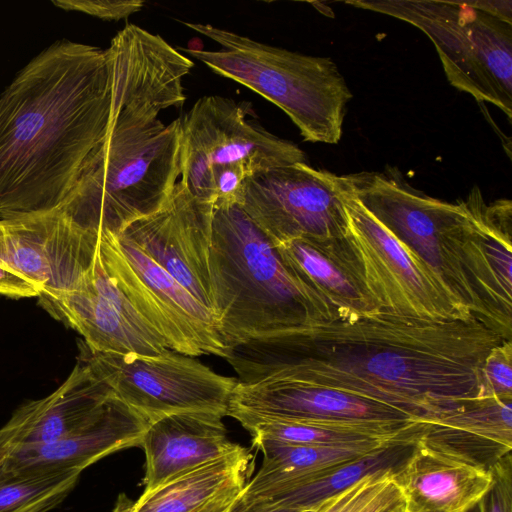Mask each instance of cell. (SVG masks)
<instances>
[{"label": "cell", "instance_id": "1", "mask_svg": "<svg viewBox=\"0 0 512 512\" xmlns=\"http://www.w3.org/2000/svg\"><path fill=\"white\" fill-rule=\"evenodd\" d=\"M504 341L476 319L432 322L384 311L307 323L228 350L239 383L327 387L428 420L477 398L489 351Z\"/></svg>", "mask_w": 512, "mask_h": 512}, {"label": "cell", "instance_id": "2", "mask_svg": "<svg viewBox=\"0 0 512 512\" xmlns=\"http://www.w3.org/2000/svg\"><path fill=\"white\" fill-rule=\"evenodd\" d=\"M106 49L62 39L0 95V218L58 209L108 132Z\"/></svg>", "mask_w": 512, "mask_h": 512}, {"label": "cell", "instance_id": "3", "mask_svg": "<svg viewBox=\"0 0 512 512\" xmlns=\"http://www.w3.org/2000/svg\"><path fill=\"white\" fill-rule=\"evenodd\" d=\"M209 265L213 313L227 353L303 324L338 319L326 301L289 274L239 204L213 207Z\"/></svg>", "mask_w": 512, "mask_h": 512}, {"label": "cell", "instance_id": "4", "mask_svg": "<svg viewBox=\"0 0 512 512\" xmlns=\"http://www.w3.org/2000/svg\"><path fill=\"white\" fill-rule=\"evenodd\" d=\"M180 175V119L110 131L87 158L60 208L85 230L118 235L159 210Z\"/></svg>", "mask_w": 512, "mask_h": 512}, {"label": "cell", "instance_id": "5", "mask_svg": "<svg viewBox=\"0 0 512 512\" xmlns=\"http://www.w3.org/2000/svg\"><path fill=\"white\" fill-rule=\"evenodd\" d=\"M184 24L221 48L182 51L278 106L305 141L339 142L345 108L353 95L331 58L266 45L210 24Z\"/></svg>", "mask_w": 512, "mask_h": 512}, {"label": "cell", "instance_id": "6", "mask_svg": "<svg viewBox=\"0 0 512 512\" xmlns=\"http://www.w3.org/2000/svg\"><path fill=\"white\" fill-rule=\"evenodd\" d=\"M347 4L403 20L433 42L450 84L512 116V24L472 1L383 0Z\"/></svg>", "mask_w": 512, "mask_h": 512}, {"label": "cell", "instance_id": "7", "mask_svg": "<svg viewBox=\"0 0 512 512\" xmlns=\"http://www.w3.org/2000/svg\"><path fill=\"white\" fill-rule=\"evenodd\" d=\"M351 182L361 204L425 264L458 305L489 328L463 263L461 244L470 218L465 202L429 197L392 174H352Z\"/></svg>", "mask_w": 512, "mask_h": 512}, {"label": "cell", "instance_id": "8", "mask_svg": "<svg viewBox=\"0 0 512 512\" xmlns=\"http://www.w3.org/2000/svg\"><path fill=\"white\" fill-rule=\"evenodd\" d=\"M79 360L148 423L183 412L227 416L238 383L192 356L168 349L157 356L117 354L90 349L78 340Z\"/></svg>", "mask_w": 512, "mask_h": 512}, {"label": "cell", "instance_id": "9", "mask_svg": "<svg viewBox=\"0 0 512 512\" xmlns=\"http://www.w3.org/2000/svg\"><path fill=\"white\" fill-rule=\"evenodd\" d=\"M99 252L116 286L169 349L192 357L226 358L212 312L136 245L121 234L103 231Z\"/></svg>", "mask_w": 512, "mask_h": 512}, {"label": "cell", "instance_id": "10", "mask_svg": "<svg viewBox=\"0 0 512 512\" xmlns=\"http://www.w3.org/2000/svg\"><path fill=\"white\" fill-rule=\"evenodd\" d=\"M99 238L61 208L0 218V295L18 300L74 288Z\"/></svg>", "mask_w": 512, "mask_h": 512}, {"label": "cell", "instance_id": "11", "mask_svg": "<svg viewBox=\"0 0 512 512\" xmlns=\"http://www.w3.org/2000/svg\"><path fill=\"white\" fill-rule=\"evenodd\" d=\"M350 187V175L295 163L249 176L239 205L274 246L297 238L343 237Z\"/></svg>", "mask_w": 512, "mask_h": 512}, {"label": "cell", "instance_id": "12", "mask_svg": "<svg viewBox=\"0 0 512 512\" xmlns=\"http://www.w3.org/2000/svg\"><path fill=\"white\" fill-rule=\"evenodd\" d=\"M181 180L207 202L211 169L243 164L251 172L307 163L302 149L247 119L244 105L212 95L199 98L180 119Z\"/></svg>", "mask_w": 512, "mask_h": 512}, {"label": "cell", "instance_id": "13", "mask_svg": "<svg viewBox=\"0 0 512 512\" xmlns=\"http://www.w3.org/2000/svg\"><path fill=\"white\" fill-rule=\"evenodd\" d=\"M351 176V175H350ZM348 235L362 261L369 288L382 310L432 322L475 319L458 305L425 264L356 198H344Z\"/></svg>", "mask_w": 512, "mask_h": 512}, {"label": "cell", "instance_id": "14", "mask_svg": "<svg viewBox=\"0 0 512 512\" xmlns=\"http://www.w3.org/2000/svg\"><path fill=\"white\" fill-rule=\"evenodd\" d=\"M38 305L94 351L157 356L169 349L111 279L99 248L74 288L42 292Z\"/></svg>", "mask_w": 512, "mask_h": 512}, {"label": "cell", "instance_id": "15", "mask_svg": "<svg viewBox=\"0 0 512 512\" xmlns=\"http://www.w3.org/2000/svg\"><path fill=\"white\" fill-rule=\"evenodd\" d=\"M112 80L111 116L133 127L185 101L183 79L193 61L161 36L127 24L106 49Z\"/></svg>", "mask_w": 512, "mask_h": 512}, {"label": "cell", "instance_id": "16", "mask_svg": "<svg viewBox=\"0 0 512 512\" xmlns=\"http://www.w3.org/2000/svg\"><path fill=\"white\" fill-rule=\"evenodd\" d=\"M212 215L213 205L195 197L179 181L159 210L130 223L120 234L214 316L209 265Z\"/></svg>", "mask_w": 512, "mask_h": 512}, {"label": "cell", "instance_id": "17", "mask_svg": "<svg viewBox=\"0 0 512 512\" xmlns=\"http://www.w3.org/2000/svg\"><path fill=\"white\" fill-rule=\"evenodd\" d=\"M469 211L461 244L465 271L489 328L512 338V203L486 205L475 187L464 201Z\"/></svg>", "mask_w": 512, "mask_h": 512}, {"label": "cell", "instance_id": "18", "mask_svg": "<svg viewBox=\"0 0 512 512\" xmlns=\"http://www.w3.org/2000/svg\"><path fill=\"white\" fill-rule=\"evenodd\" d=\"M227 416L244 428L261 421L290 419L420 421L375 400L327 387L276 379L248 384L238 382Z\"/></svg>", "mask_w": 512, "mask_h": 512}, {"label": "cell", "instance_id": "19", "mask_svg": "<svg viewBox=\"0 0 512 512\" xmlns=\"http://www.w3.org/2000/svg\"><path fill=\"white\" fill-rule=\"evenodd\" d=\"M148 421L115 394L90 424L51 442L0 452V480L68 470L83 471L119 450L141 446Z\"/></svg>", "mask_w": 512, "mask_h": 512}, {"label": "cell", "instance_id": "20", "mask_svg": "<svg viewBox=\"0 0 512 512\" xmlns=\"http://www.w3.org/2000/svg\"><path fill=\"white\" fill-rule=\"evenodd\" d=\"M275 248L289 274L326 301L338 319L383 311L369 288L362 261L348 233L327 239L297 238Z\"/></svg>", "mask_w": 512, "mask_h": 512}, {"label": "cell", "instance_id": "21", "mask_svg": "<svg viewBox=\"0 0 512 512\" xmlns=\"http://www.w3.org/2000/svg\"><path fill=\"white\" fill-rule=\"evenodd\" d=\"M114 396L83 361L51 394L20 405L0 428V452L12 447L51 442L79 431L103 411Z\"/></svg>", "mask_w": 512, "mask_h": 512}, {"label": "cell", "instance_id": "22", "mask_svg": "<svg viewBox=\"0 0 512 512\" xmlns=\"http://www.w3.org/2000/svg\"><path fill=\"white\" fill-rule=\"evenodd\" d=\"M413 512H470L493 484L490 467L426 443L420 437L394 470Z\"/></svg>", "mask_w": 512, "mask_h": 512}, {"label": "cell", "instance_id": "23", "mask_svg": "<svg viewBox=\"0 0 512 512\" xmlns=\"http://www.w3.org/2000/svg\"><path fill=\"white\" fill-rule=\"evenodd\" d=\"M223 417L183 412L148 423L141 443L146 458L143 492L239 449L229 440Z\"/></svg>", "mask_w": 512, "mask_h": 512}, {"label": "cell", "instance_id": "24", "mask_svg": "<svg viewBox=\"0 0 512 512\" xmlns=\"http://www.w3.org/2000/svg\"><path fill=\"white\" fill-rule=\"evenodd\" d=\"M422 440L490 467L512 449V398L475 399L425 420Z\"/></svg>", "mask_w": 512, "mask_h": 512}, {"label": "cell", "instance_id": "25", "mask_svg": "<svg viewBox=\"0 0 512 512\" xmlns=\"http://www.w3.org/2000/svg\"><path fill=\"white\" fill-rule=\"evenodd\" d=\"M252 444L262 452L263 461L239 495L246 501L270 500L329 470L388 448L300 445L271 440Z\"/></svg>", "mask_w": 512, "mask_h": 512}, {"label": "cell", "instance_id": "26", "mask_svg": "<svg viewBox=\"0 0 512 512\" xmlns=\"http://www.w3.org/2000/svg\"><path fill=\"white\" fill-rule=\"evenodd\" d=\"M252 456L236 451L143 492L136 500L120 495L112 512H196L226 486L247 480Z\"/></svg>", "mask_w": 512, "mask_h": 512}, {"label": "cell", "instance_id": "27", "mask_svg": "<svg viewBox=\"0 0 512 512\" xmlns=\"http://www.w3.org/2000/svg\"><path fill=\"white\" fill-rule=\"evenodd\" d=\"M412 446L413 444L398 445L381 449L316 476L270 501L298 510L313 509L326 498L341 492L372 472L396 469L406 459Z\"/></svg>", "mask_w": 512, "mask_h": 512}, {"label": "cell", "instance_id": "28", "mask_svg": "<svg viewBox=\"0 0 512 512\" xmlns=\"http://www.w3.org/2000/svg\"><path fill=\"white\" fill-rule=\"evenodd\" d=\"M80 475L68 470L0 480V512H49L73 490Z\"/></svg>", "mask_w": 512, "mask_h": 512}, {"label": "cell", "instance_id": "29", "mask_svg": "<svg viewBox=\"0 0 512 512\" xmlns=\"http://www.w3.org/2000/svg\"><path fill=\"white\" fill-rule=\"evenodd\" d=\"M394 468L372 472L317 504L313 512H403L406 499Z\"/></svg>", "mask_w": 512, "mask_h": 512}, {"label": "cell", "instance_id": "30", "mask_svg": "<svg viewBox=\"0 0 512 512\" xmlns=\"http://www.w3.org/2000/svg\"><path fill=\"white\" fill-rule=\"evenodd\" d=\"M512 398V342L504 340L492 348L480 370L477 398Z\"/></svg>", "mask_w": 512, "mask_h": 512}, {"label": "cell", "instance_id": "31", "mask_svg": "<svg viewBox=\"0 0 512 512\" xmlns=\"http://www.w3.org/2000/svg\"><path fill=\"white\" fill-rule=\"evenodd\" d=\"M493 484L477 503V512H512V461L508 454L490 466Z\"/></svg>", "mask_w": 512, "mask_h": 512}, {"label": "cell", "instance_id": "32", "mask_svg": "<svg viewBox=\"0 0 512 512\" xmlns=\"http://www.w3.org/2000/svg\"><path fill=\"white\" fill-rule=\"evenodd\" d=\"M52 4L65 11H76L107 21H118L140 11L142 0H55Z\"/></svg>", "mask_w": 512, "mask_h": 512}, {"label": "cell", "instance_id": "33", "mask_svg": "<svg viewBox=\"0 0 512 512\" xmlns=\"http://www.w3.org/2000/svg\"><path fill=\"white\" fill-rule=\"evenodd\" d=\"M246 483V480H241L226 486L196 512H228Z\"/></svg>", "mask_w": 512, "mask_h": 512}, {"label": "cell", "instance_id": "34", "mask_svg": "<svg viewBox=\"0 0 512 512\" xmlns=\"http://www.w3.org/2000/svg\"><path fill=\"white\" fill-rule=\"evenodd\" d=\"M301 510L270 500H242L239 496L228 512H300Z\"/></svg>", "mask_w": 512, "mask_h": 512}, {"label": "cell", "instance_id": "35", "mask_svg": "<svg viewBox=\"0 0 512 512\" xmlns=\"http://www.w3.org/2000/svg\"><path fill=\"white\" fill-rule=\"evenodd\" d=\"M314 508L313 509H309V510H301L300 512H313Z\"/></svg>", "mask_w": 512, "mask_h": 512}, {"label": "cell", "instance_id": "36", "mask_svg": "<svg viewBox=\"0 0 512 512\" xmlns=\"http://www.w3.org/2000/svg\"><path fill=\"white\" fill-rule=\"evenodd\" d=\"M405 512H413V511H411V510H409V509H407V508H406Z\"/></svg>", "mask_w": 512, "mask_h": 512}, {"label": "cell", "instance_id": "37", "mask_svg": "<svg viewBox=\"0 0 512 512\" xmlns=\"http://www.w3.org/2000/svg\"><path fill=\"white\" fill-rule=\"evenodd\" d=\"M405 510H406V508H405ZM405 510L403 512H405Z\"/></svg>", "mask_w": 512, "mask_h": 512}]
</instances>
